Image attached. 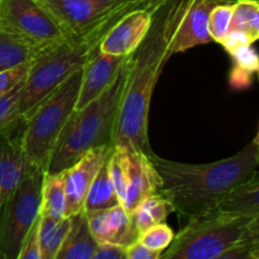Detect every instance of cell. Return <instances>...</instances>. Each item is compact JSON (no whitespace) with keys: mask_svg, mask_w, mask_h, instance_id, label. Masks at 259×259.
<instances>
[{"mask_svg":"<svg viewBox=\"0 0 259 259\" xmlns=\"http://www.w3.org/2000/svg\"><path fill=\"white\" fill-rule=\"evenodd\" d=\"M0 29L15 33L37 47L66 37L56 18L38 0H3Z\"/></svg>","mask_w":259,"mask_h":259,"instance_id":"9","label":"cell"},{"mask_svg":"<svg viewBox=\"0 0 259 259\" xmlns=\"http://www.w3.org/2000/svg\"><path fill=\"white\" fill-rule=\"evenodd\" d=\"M234 3H218L210 13L209 32L212 42L222 43L230 30Z\"/></svg>","mask_w":259,"mask_h":259,"instance_id":"25","label":"cell"},{"mask_svg":"<svg viewBox=\"0 0 259 259\" xmlns=\"http://www.w3.org/2000/svg\"><path fill=\"white\" fill-rule=\"evenodd\" d=\"M82 70L76 71L56 90H53L25 119L22 144L30 163L47 168L61 132L75 111L80 93Z\"/></svg>","mask_w":259,"mask_h":259,"instance_id":"5","label":"cell"},{"mask_svg":"<svg viewBox=\"0 0 259 259\" xmlns=\"http://www.w3.org/2000/svg\"><path fill=\"white\" fill-rule=\"evenodd\" d=\"M255 142H257V143H259V129H258V133H257V137H255V139H254Z\"/></svg>","mask_w":259,"mask_h":259,"instance_id":"39","label":"cell"},{"mask_svg":"<svg viewBox=\"0 0 259 259\" xmlns=\"http://www.w3.org/2000/svg\"><path fill=\"white\" fill-rule=\"evenodd\" d=\"M29 63L30 62L0 72V96L10 93L15 86L25 80L28 70H29Z\"/></svg>","mask_w":259,"mask_h":259,"instance_id":"30","label":"cell"},{"mask_svg":"<svg viewBox=\"0 0 259 259\" xmlns=\"http://www.w3.org/2000/svg\"><path fill=\"white\" fill-rule=\"evenodd\" d=\"M94 259H125V247L114 243H99Z\"/></svg>","mask_w":259,"mask_h":259,"instance_id":"34","label":"cell"},{"mask_svg":"<svg viewBox=\"0 0 259 259\" xmlns=\"http://www.w3.org/2000/svg\"><path fill=\"white\" fill-rule=\"evenodd\" d=\"M253 80V72L249 71L242 70L239 67H233L232 72H230V78L229 82L232 85L233 89H237V90H242V89H247L252 85Z\"/></svg>","mask_w":259,"mask_h":259,"instance_id":"35","label":"cell"},{"mask_svg":"<svg viewBox=\"0 0 259 259\" xmlns=\"http://www.w3.org/2000/svg\"><path fill=\"white\" fill-rule=\"evenodd\" d=\"M66 212L65 172L48 174L45 172L42 185L40 217L62 219Z\"/></svg>","mask_w":259,"mask_h":259,"instance_id":"21","label":"cell"},{"mask_svg":"<svg viewBox=\"0 0 259 259\" xmlns=\"http://www.w3.org/2000/svg\"><path fill=\"white\" fill-rule=\"evenodd\" d=\"M169 212H172L171 206L162 195H151L146 197L131 214L134 229L139 235L152 225L166 223Z\"/></svg>","mask_w":259,"mask_h":259,"instance_id":"23","label":"cell"},{"mask_svg":"<svg viewBox=\"0 0 259 259\" xmlns=\"http://www.w3.org/2000/svg\"><path fill=\"white\" fill-rule=\"evenodd\" d=\"M253 39L250 38V35L247 32H243V30L238 29H230L229 33L227 34V37L224 38L220 45L224 47V50L228 53H232L233 51H235L237 48L243 47V46L247 45H253Z\"/></svg>","mask_w":259,"mask_h":259,"instance_id":"32","label":"cell"},{"mask_svg":"<svg viewBox=\"0 0 259 259\" xmlns=\"http://www.w3.org/2000/svg\"><path fill=\"white\" fill-rule=\"evenodd\" d=\"M222 2H225V3H234V2H237V0H222ZM255 2H259V0H255Z\"/></svg>","mask_w":259,"mask_h":259,"instance_id":"38","label":"cell"},{"mask_svg":"<svg viewBox=\"0 0 259 259\" xmlns=\"http://www.w3.org/2000/svg\"><path fill=\"white\" fill-rule=\"evenodd\" d=\"M247 258L259 259V243H257V244H254L252 248H250L249 252H248Z\"/></svg>","mask_w":259,"mask_h":259,"instance_id":"37","label":"cell"},{"mask_svg":"<svg viewBox=\"0 0 259 259\" xmlns=\"http://www.w3.org/2000/svg\"><path fill=\"white\" fill-rule=\"evenodd\" d=\"M258 159H259V157H258Z\"/></svg>","mask_w":259,"mask_h":259,"instance_id":"44","label":"cell"},{"mask_svg":"<svg viewBox=\"0 0 259 259\" xmlns=\"http://www.w3.org/2000/svg\"><path fill=\"white\" fill-rule=\"evenodd\" d=\"M149 157L159 176V195L186 223L218 210L230 191L250 179L259 166V144L253 141L234 156L204 164Z\"/></svg>","mask_w":259,"mask_h":259,"instance_id":"2","label":"cell"},{"mask_svg":"<svg viewBox=\"0 0 259 259\" xmlns=\"http://www.w3.org/2000/svg\"><path fill=\"white\" fill-rule=\"evenodd\" d=\"M153 7L154 4L138 8L120 18L103 38L99 50L114 56L126 57L132 55L144 39L151 27Z\"/></svg>","mask_w":259,"mask_h":259,"instance_id":"14","label":"cell"},{"mask_svg":"<svg viewBox=\"0 0 259 259\" xmlns=\"http://www.w3.org/2000/svg\"><path fill=\"white\" fill-rule=\"evenodd\" d=\"M250 218L219 210L185 223L161 259H229Z\"/></svg>","mask_w":259,"mask_h":259,"instance_id":"6","label":"cell"},{"mask_svg":"<svg viewBox=\"0 0 259 259\" xmlns=\"http://www.w3.org/2000/svg\"><path fill=\"white\" fill-rule=\"evenodd\" d=\"M218 2H220V3H222V0H218Z\"/></svg>","mask_w":259,"mask_h":259,"instance_id":"43","label":"cell"},{"mask_svg":"<svg viewBox=\"0 0 259 259\" xmlns=\"http://www.w3.org/2000/svg\"><path fill=\"white\" fill-rule=\"evenodd\" d=\"M39 48L15 33L0 29V72L30 62Z\"/></svg>","mask_w":259,"mask_h":259,"instance_id":"19","label":"cell"},{"mask_svg":"<svg viewBox=\"0 0 259 259\" xmlns=\"http://www.w3.org/2000/svg\"><path fill=\"white\" fill-rule=\"evenodd\" d=\"M23 82L24 81L15 86L10 93L0 96V134L10 133L24 125V120L18 111Z\"/></svg>","mask_w":259,"mask_h":259,"instance_id":"24","label":"cell"},{"mask_svg":"<svg viewBox=\"0 0 259 259\" xmlns=\"http://www.w3.org/2000/svg\"><path fill=\"white\" fill-rule=\"evenodd\" d=\"M233 58L235 67H239L242 70L249 71L254 73L259 67V53L252 45L243 46V47L237 48L229 53Z\"/></svg>","mask_w":259,"mask_h":259,"instance_id":"29","label":"cell"},{"mask_svg":"<svg viewBox=\"0 0 259 259\" xmlns=\"http://www.w3.org/2000/svg\"><path fill=\"white\" fill-rule=\"evenodd\" d=\"M38 230H39V218L28 232L18 259H42Z\"/></svg>","mask_w":259,"mask_h":259,"instance_id":"31","label":"cell"},{"mask_svg":"<svg viewBox=\"0 0 259 259\" xmlns=\"http://www.w3.org/2000/svg\"><path fill=\"white\" fill-rule=\"evenodd\" d=\"M124 81L125 65L105 93L83 108L75 109L56 142L46 172H63L91 149L111 146Z\"/></svg>","mask_w":259,"mask_h":259,"instance_id":"3","label":"cell"},{"mask_svg":"<svg viewBox=\"0 0 259 259\" xmlns=\"http://www.w3.org/2000/svg\"><path fill=\"white\" fill-rule=\"evenodd\" d=\"M23 126L10 133L0 134V219L17 187L35 167L23 149Z\"/></svg>","mask_w":259,"mask_h":259,"instance_id":"11","label":"cell"},{"mask_svg":"<svg viewBox=\"0 0 259 259\" xmlns=\"http://www.w3.org/2000/svg\"><path fill=\"white\" fill-rule=\"evenodd\" d=\"M56 18L71 38H101L120 18L138 8L151 7L152 0H38Z\"/></svg>","mask_w":259,"mask_h":259,"instance_id":"7","label":"cell"},{"mask_svg":"<svg viewBox=\"0 0 259 259\" xmlns=\"http://www.w3.org/2000/svg\"><path fill=\"white\" fill-rule=\"evenodd\" d=\"M218 0H175L169 25L171 52L187 50L212 42L209 32L210 13Z\"/></svg>","mask_w":259,"mask_h":259,"instance_id":"10","label":"cell"},{"mask_svg":"<svg viewBox=\"0 0 259 259\" xmlns=\"http://www.w3.org/2000/svg\"><path fill=\"white\" fill-rule=\"evenodd\" d=\"M255 72H257V75H258V78H259V67H258V70L255 71Z\"/></svg>","mask_w":259,"mask_h":259,"instance_id":"40","label":"cell"},{"mask_svg":"<svg viewBox=\"0 0 259 259\" xmlns=\"http://www.w3.org/2000/svg\"><path fill=\"white\" fill-rule=\"evenodd\" d=\"M257 243H259V215L250 218L242 238L230 254L229 259L247 258L249 249Z\"/></svg>","mask_w":259,"mask_h":259,"instance_id":"28","label":"cell"},{"mask_svg":"<svg viewBox=\"0 0 259 259\" xmlns=\"http://www.w3.org/2000/svg\"><path fill=\"white\" fill-rule=\"evenodd\" d=\"M175 0H159L152 10L146 37L125 62V81L114 126L111 146L129 147L154 153L149 142L152 96L164 66L171 58L169 25Z\"/></svg>","mask_w":259,"mask_h":259,"instance_id":"1","label":"cell"},{"mask_svg":"<svg viewBox=\"0 0 259 259\" xmlns=\"http://www.w3.org/2000/svg\"><path fill=\"white\" fill-rule=\"evenodd\" d=\"M258 9L259 2H255V0H237L234 2L230 29L243 30L249 34L252 20Z\"/></svg>","mask_w":259,"mask_h":259,"instance_id":"27","label":"cell"},{"mask_svg":"<svg viewBox=\"0 0 259 259\" xmlns=\"http://www.w3.org/2000/svg\"><path fill=\"white\" fill-rule=\"evenodd\" d=\"M70 229V218L53 219L50 217H39V245L42 259H56Z\"/></svg>","mask_w":259,"mask_h":259,"instance_id":"22","label":"cell"},{"mask_svg":"<svg viewBox=\"0 0 259 259\" xmlns=\"http://www.w3.org/2000/svg\"><path fill=\"white\" fill-rule=\"evenodd\" d=\"M123 148L125 157L126 189L121 205L132 214L146 197L159 194V176L148 154L136 148Z\"/></svg>","mask_w":259,"mask_h":259,"instance_id":"13","label":"cell"},{"mask_svg":"<svg viewBox=\"0 0 259 259\" xmlns=\"http://www.w3.org/2000/svg\"><path fill=\"white\" fill-rule=\"evenodd\" d=\"M101 38L65 37L40 47L29 63L27 77L20 90L18 111L23 120L67 80L82 70L89 58L99 50Z\"/></svg>","mask_w":259,"mask_h":259,"instance_id":"4","label":"cell"},{"mask_svg":"<svg viewBox=\"0 0 259 259\" xmlns=\"http://www.w3.org/2000/svg\"><path fill=\"white\" fill-rule=\"evenodd\" d=\"M111 149L113 146H103L91 149L70 168L63 171L66 191L65 217H70L82 210L91 184L104 162L110 156Z\"/></svg>","mask_w":259,"mask_h":259,"instance_id":"12","label":"cell"},{"mask_svg":"<svg viewBox=\"0 0 259 259\" xmlns=\"http://www.w3.org/2000/svg\"><path fill=\"white\" fill-rule=\"evenodd\" d=\"M152 2H159V0H152Z\"/></svg>","mask_w":259,"mask_h":259,"instance_id":"41","label":"cell"},{"mask_svg":"<svg viewBox=\"0 0 259 259\" xmlns=\"http://www.w3.org/2000/svg\"><path fill=\"white\" fill-rule=\"evenodd\" d=\"M250 37H252L253 42L259 39V9L258 12L255 13L254 18L252 20V25H250V32H249Z\"/></svg>","mask_w":259,"mask_h":259,"instance_id":"36","label":"cell"},{"mask_svg":"<svg viewBox=\"0 0 259 259\" xmlns=\"http://www.w3.org/2000/svg\"><path fill=\"white\" fill-rule=\"evenodd\" d=\"M45 172L34 167L8 201L0 219V258L18 259L28 232L40 217Z\"/></svg>","mask_w":259,"mask_h":259,"instance_id":"8","label":"cell"},{"mask_svg":"<svg viewBox=\"0 0 259 259\" xmlns=\"http://www.w3.org/2000/svg\"><path fill=\"white\" fill-rule=\"evenodd\" d=\"M91 234L96 243H114L126 247L138 239L132 215L121 204L86 215Z\"/></svg>","mask_w":259,"mask_h":259,"instance_id":"16","label":"cell"},{"mask_svg":"<svg viewBox=\"0 0 259 259\" xmlns=\"http://www.w3.org/2000/svg\"><path fill=\"white\" fill-rule=\"evenodd\" d=\"M2 2H3V0H0V5H2Z\"/></svg>","mask_w":259,"mask_h":259,"instance_id":"42","label":"cell"},{"mask_svg":"<svg viewBox=\"0 0 259 259\" xmlns=\"http://www.w3.org/2000/svg\"><path fill=\"white\" fill-rule=\"evenodd\" d=\"M258 144H259V143H258Z\"/></svg>","mask_w":259,"mask_h":259,"instance_id":"45","label":"cell"},{"mask_svg":"<svg viewBox=\"0 0 259 259\" xmlns=\"http://www.w3.org/2000/svg\"><path fill=\"white\" fill-rule=\"evenodd\" d=\"M128 56H114L96 51L82 67L80 93L76 109H81L98 99L115 81Z\"/></svg>","mask_w":259,"mask_h":259,"instance_id":"15","label":"cell"},{"mask_svg":"<svg viewBox=\"0 0 259 259\" xmlns=\"http://www.w3.org/2000/svg\"><path fill=\"white\" fill-rule=\"evenodd\" d=\"M223 214L253 218L259 215V171L230 191L218 206Z\"/></svg>","mask_w":259,"mask_h":259,"instance_id":"18","label":"cell"},{"mask_svg":"<svg viewBox=\"0 0 259 259\" xmlns=\"http://www.w3.org/2000/svg\"><path fill=\"white\" fill-rule=\"evenodd\" d=\"M70 229L56 259H94L98 243L91 234L85 211L70 215Z\"/></svg>","mask_w":259,"mask_h":259,"instance_id":"17","label":"cell"},{"mask_svg":"<svg viewBox=\"0 0 259 259\" xmlns=\"http://www.w3.org/2000/svg\"><path fill=\"white\" fill-rule=\"evenodd\" d=\"M119 204H120V200L114 189L113 181L109 174L108 159H106L91 184L85 202H83L82 210L86 215H90L100 210L116 206Z\"/></svg>","mask_w":259,"mask_h":259,"instance_id":"20","label":"cell"},{"mask_svg":"<svg viewBox=\"0 0 259 259\" xmlns=\"http://www.w3.org/2000/svg\"><path fill=\"white\" fill-rule=\"evenodd\" d=\"M161 253L147 248L143 243L136 239L125 247V259H159Z\"/></svg>","mask_w":259,"mask_h":259,"instance_id":"33","label":"cell"},{"mask_svg":"<svg viewBox=\"0 0 259 259\" xmlns=\"http://www.w3.org/2000/svg\"><path fill=\"white\" fill-rule=\"evenodd\" d=\"M175 238V233L166 223L152 225L148 229L138 235L139 242L143 243L147 248L162 253L169 247Z\"/></svg>","mask_w":259,"mask_h":259,"instance_id":"26","label":"cell"}]
</instances>
